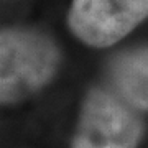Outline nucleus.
<instances>
[{
  "label": "nucleus",
  "instance_id": "f257e3e1",
  "mask_svg": "<svg viewBox=\"0 0 148 148\" xmlns=\"http://www.w3.org/2000/svg\"><path fill=\"white\" fill-rule=\"evenodd\" d=\"M0 95L3 104L28 99L53 79L59 51L51 38L30 28H7L0 40Z\"/></svg>",
  "mask_w": 148,
  "mask_h": 148
},
{
  "label": "nucleus",
  "instance_id": "20e7f679",
  "mask_svg": "<svg viewBox=\"0 0 148 148\" xmlns=\"http://www.w3.org/2000/svg\"><path fill=\"white\" fill-rule=\"evenodd\" d=\"M109 74L115 94L137 110H148V46L115 56Z\"/></svg>",
  "mask_w": 148,
  "mask_h": 148
},
{
  "label": "nucleus",
  "instance_id": "f03ea898",
  "mask_svg": "<svg viewBox=\"0 0 148 148\" xmlns=\"http://www.w3.org/2000/svg\"><path fill=\"white\" fill-rule=\"evenodd\" d=\"M142 132L137 109L99 87L84 99L71 148H137Z\"/></svg>",
  "mask_w": 148,
  "mask_h": 148
},
{
  "label": "nucleus",
  "instance_id": "7ed1b4c3",
  "mask_svg": "<svg viewBox=\"0 0 148 148\" xmlns=\"http://www.w3.org/2000/svg\"><path fill=\"white\" fill-rule=\"evenodd\" d=\"M148 16V0H73L69 28L90 46H110Z\"/></svg>",
  "mask_w": 148,
  "mask_h": 148
}]
</instances>
